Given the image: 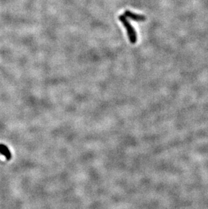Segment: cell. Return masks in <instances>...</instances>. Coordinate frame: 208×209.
Returning <instances> with one entry per match:
<instances>
[{
    "label": "cell",
    "instance_id": "1",
    "mask_svg": "<svg viewBox=\"0 0 208 209\" xmlns=\"http://www.w3.org/2000/svg\"><path fill=\"white\" fill-rule=\"evenodd\" d=\"M119 20L123 24V25L124 26L126 30H127V34L131 43L133 44H135L136 42V40H137V37H136V33L134 28H133L131 25L130 24V22L128 21L127 18H126L124 15H120L119 16Z\"/></svg>",
    "mask_w": 208,
    "mask_h": 209
},
{
    "label": "cell",
    "instance_id": "2",
    "mask_svg": "<svg viewBox=\"0 0 208 209\" xmlns=\"http://www.w3.org/2000/svg\"><path fill=\"white\" fill-rule=\"evenodd\" d=\"M124 15L126 16V17L131 18L132 20H133L134 21H137V22L145 21V19H146L144 16L136 14H135V13L131 12V11H128V10L125 11Z\"/></svg>",
    "mask_w": 208,
    "mask_h": 209
}]
</instances>
